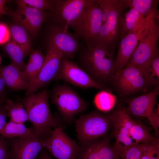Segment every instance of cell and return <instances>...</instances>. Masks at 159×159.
<instances>
[{"label": "cell", "mask_w": 159, "mask_h": 159, "mask_svg": "<svg viewBox=\"0 0 159 159\" xmlns=\"http://www.w3.org/2000/svg\"><path fill=\"white\" fill-rule=\"evenodd\" d=\"M115 51L99 43L87 46L80 57L83 70L97 82L112 81L116 71Z\"/></svg>", "instance_id": "6da1fadb"}, {"label": "cell", "mask_w": 159, "mask_h": 159, "mask_svg": "<svg viewBox=\"0 0 159 159\" xmlns=\"http://www.w3.org/2000/svg\"><path fill=\"white\" fill-rule=\"evenodd\" d=\"M48 99V92L44 90L27 97L22 104L34 128V135L44 139L50 136L53 128L61 127L51 113Z\"/></svg>", "instance_id": "7a4b0ae2"}, {"label": "cell", "mask_w": 159, "mask_h": 159, "mask_svg": "<svg viewBox=\"0 0 159 159\" xmlns=\"http://www.w3.org/2000/svg\"><path fill=\"white\" fill-rule=\"evenodd\" d=\"M80 145L104 137L112 127L109 115L93 111L74 121Z\"/></svg>", "instance_id": "3957f363"}, {"label": "cell", "mask_w": 159, "mask_h": 159, "mask_svg": "<svg viewBox=\"0 0 159 159\" xmlns=\"http://www.w3.org/2000/svg\"><path fill=\"white\" fill-rule=\"evenodd\" d=\"M52 100L63 119L68 122H71L76 115L86 110L88 107L86 101L65 84L54 87Z\"/></svg>", "instance_id": "277c9868"}, {"label": "cell", "mask_w": 159, "mask_h": 159, "mask_svg": "<svg viewBox=\"0 0 159 159\" xmlns=\"http://www.w3.org/2000/svg\"><path fill=\"white\" fill-rule=\"evenodd\" d=\"M157 5V3L154 4L151 11L139 26L120 39L115 59L116 71L123 68L127 63L140 38L153 22L158 18Z\"/></svg>", "instance_id": "5b68a950"}, {"label": "cell", "mask_w": 159, "mask_h": 159, "mask_svg": "<svg viewBox=\"0 0 159 159\" xmlns=\"http://www.w3.org/2000/svg\"><path fill=\"white\" fill-rule=\"evenodd\" d=\"M126 7L123 0H113L106 20L102 25L96 44L115 50L121 39V20L123 11Z\"/></svg>", "instance_id": "8992f818"}, {"label": "cell", "mask_w": 159, "mask_h": 159, "mask_svg": "<svg viewBox=\"0 0 159 159\" xmlns=\"http://www.w3.org/2000/svg\"><path fill=\"white\" fill-rule=\"evenodd\" d=\"M159 26L154 21L139 39L127 63L140 68L159 54Z\"/></svg>", "instance_id": "52a82bcc"}, {"label": "cell", "mask_w": 159, "mask_h": 159, "mask_svg": "<svg viewBox=\"0 0 159 159\" xmlns=\"http://www.w3.org/2000/svg\"><path fill=\"white\" fill-rule=\"evenodd\" d=\"M109 115L112 127L114 129L115 140L112 147L120 157L129 148L136 145L129 132L135 122L126 111L122 108L117 109Z\"/></svg>", "instance_id": "ba28073f"}, {"label": "cell", "mask_w": 159, "mask_h": 159, "mask_svg": "<svg viewBox=\"0 0 159 159\" xmlns=\"http://www.w3.org/2000/svg\"><path fill=\"white\" fill-rule=\"evenodd\" d=\"M125 66L124 68L116 71L112 80L120 94L126 95L146 90L149 84L140 69L128 63Z\"/></svg>", "instance_id": "9c48e42d"}, {"label": "cell", "mask_w": 159, "mask_h": 159, "mask_svg": "<svg viewBox=\"0 0 159 159\" xmlns=\"http://www.w3.org/2000/svg\"><path fill=\"white\" fill-rule=\"evenodd\" d=\"M43 145L57 159H74L79 147L64 132L62 127L52 130L50 136L43 140Z\"/></svg>", "instance_id": "30bf717a"}, {"label": "cell", "mask_w": 159, "mask_h": 159, "mask_svg": "<svg viewBox=\"0 0 159 159\" xmlns=\"http://www.w3.org/2000/svg\"><path fill=\"white\" fill-rule=\"evenodd\" d=\"M102 26V14L96 0H89L85 13L76 32L86 42L87 46L97 43Z\"/></svg>", "instance_id": "8fae6325"}, {"label": "cell", "mask_w": 159, "mask_h": 159, "mask_svg": "<svg viewBox=\"0 0 159 159\" xmlns=\"http://www.w3.org/2000/svg\"><path fill=\"white\" fill-rule=\"evenodd\" d=\"M54 80H63L83 88H97L110 92L104 84L93 80L85 71L69 59L63 57L59 71Z\"/></svg>", "instance_id": "7c38bea8"}, {"label": "cell", "mask_w": 159, "mask_h": 159, "mask_svg": "<svg viewBox=\"0 0 159 159\" xmlns=\"http://www.w3.org/2000/svg\"><path fill=\"white\" fill-rule=\"evenodd\" d=\"M159 92L158 85L152 91L129 101L126 109L129 115L147 118L153 127L157 137L159 135V117L154 115L153 111Z\"/></svg>", "instance_id": "4fadbf2b"}, {"label": "cell", "mask_w": 159, "mask_h": 159, "mask_svg": "<svg viewBox=\"0 0 159 159\" xmlns=\"http://www.w3.org/2000/svg\"><path fill=\"white\" fill-rule=\"evenodd\" d=\"M89 0L56 1L54 11L59 24L75 32L85 13Z\"/></svg>", "instance_id": "5bb4252c"}, {"label": "cell", "mask_w": 159, "mask_h": 159, "mask_svg": "<svg viewBox=\"0 0 159 159\" xmlns=\"http://www.w3.org/2000/svg\"><path fill=\"white\" fill-rule=\"evenodd\" d=\"M63 57L62 53L59 50L53 48L49 49L37 77L26 90V95L27 97L34 94L39 89L54 79Z\"/></svg>", "instance_id": "9a60e30c"}, {"label": "cell", "mask_w": 159, "mask_h": 159, "mask_svg": "<svg viewBox=\"0 0 159 159\" xmlns=\"http://www.w3.org/2000/svg\"><path fill=\"white\" fill-rule=\"evenodd\" d=\"M48 44L49 49H57L62 53L64 57L68 59H72L80 48L76 36L69 32L68 28L59 24L50 31Z\"/></svg>", "instance_id": "2e32d148"}, {"label": "cell", "mask_w": 159, "mask_h": 159, "mask_svg": "<svg viewBox=\"0 0 159 159\" xmlns=\"http://www.w3.org/2000/svg\"><path fill=\"white\" fill-rule=\"evenodd\" d=\"M6 139L10 144L9 159H37L44 148V139L35 135Z\"/></svg>", "instance_id": "e0dca14e"}, {"label": "cell", "mask_w": 159, "mask_h": 159, "mask_svg": "<svg viewBox=\"0 0 159 159\" xmlns=\"http://www.w3.org/2000/svg\"><path fill=\"white\" fill-rule=\"evenodd\" d=\"M107 136L80 145L74 159H119Z\"/></svg>", "instance_id": "ac0fdd59"}, {"label": "cell", "mask_w": 159, "mask_h": 159, "mask_svg": "<svg viewBox=\"0 0 159 159\" xmlns=\"http://www.w3.org/2000/svg\"><path fill=\"white\" fill-rule=\"evenodd\" d=\"M13 15L18 24L23 27L34 36L39 32L46 18L44 11L21 6H19L13 13Z\"/></svg>", "instance_id": "d6986e66"}, {"label": "cell", "mask_w": 159, "mask_h": 159, "mask_svg": "<svg viewBox=\"0 0 159 159\" xmlns=\"http://www.w3.org/2000/svg\"><path fill=\"white\" fill-rule=\"evenodd\" d=\"M0 76L6 85L15 90H27L29 83L23 76L21 70L11 63L0 68Z\"/></svg>", "instance_id": "ffe728a7"}, {"label": "cell", "mask_w": 159, "mask_h": 159, "mask_svg": "<svg viewBox=\"0 0 159 159\" xmlns=\"http://www.w3.org/2000/svg\"><path fill=\"white\" fill-rule=\"evenodd\" d=\"M44 59V56L39 51H33L30 53L28 63L24 69L21 70L23 76L29 83V85L37 77Z\"/></svg>", "instance_id": "44dd1931"}, {"label": "cell", "mask_w": 159, "mask_h": 159, "mask_svg": "<svg viewBox=\"0 0 159 159\" xmlns=\"http://www.w3.org/2000/svg\"><path fill=\"white\" fill-rule=\"evenodd\" d=\"M145 17L136 9L130 8L121 19V39L139 26Z\"/></svg>", "instance_id": "7402d4cb"}, {"label": "cell", "mask_w": 159, "mask_h": 159, "mask_svg": "<svg viewBox=\"0 0 159 159\" xmlns=\"http://www.w3.org/2000/svg\"><path fill=\"white\" fill-rule=\"evenodd\" d=\"M4 107L7 112V117H10L9 121L24 124L29 121L27 112L22 104L7 99L5 102Z\"/></svg>", "instance_id": "603a6c76"}, {"label": "cell", "mask_w": 159, "mask_h": 159, "mask_svg": "<svg viewBox=\"0 0 159 159\" xmlns=\"http://www.w3.org/2000/svg\"><path fill=\"white\" fill-rule=\"evenodd\" d=\"M35 130L33 126L28 128L24 124L9 121L5 124L1 134L6 139L23 138L34 135Z\"/></svg>", "instance_id": "cb8c5ba5"}, {"label": "cell", "mask_w": 159, "mask_h": 159, "mask_svg": "<svg viewBox=\"0 0 159 159\" xmlns=\"http://www.w3.org/2000/svg\"><path fill=\"white\" fill-rule=\"evenodd\" d=\"M26 31L18 24L12 25L10 28L13 39L21 49L24 57L28 55L31 49V41Z\"/></svg>", "instance_id": "d4e9b609"}, {"label": "cell", "mask_w": 159, "mask_h": 159, "mask_svg": "<svg viewBox=\"0 0 159 159\" xmlns=\"http://www.w3.org/2000/svg\"><path fill=\"white\" fill-rule=\"evenodd\" d=\"M130 135L135 144L148 143L159 140L153 136L148 128L144 125L135 122L129 130Z\"/></svg>", "instance_id": "484cf974"}, {"label": "cell", "mask_w": 159, "mask_h": 159, "mask_svg": "<svg viewBox=\"0 0 159 159\" xmlns=\"http://www.w3.org/2000/svg\"><path fill=\"white\" fill-rule=\"evenodd\" d=\"M145 80L149 85L156 86L159 82V54L140 68Z\"/></svg>", "instance_id": "4316f807"}, {"label": "cell", "mask_w": 159, "mask_h": 159, "mask_svg": "<svg viewBox=\"0 0 159 159\" xmlns=\"http://www.w3.org/2000/svg\"><path fill=\"white\" fill-rule=\"evenodd\" d=\"M116 97L110 92L102 90L95 96L94 102L99 110L107 112L112 110L116 102Z\"/></svg>", "instance_id": "83f0119b"}, {"label": "cell", "mask_w": 159, "mask_h": 159, "mask_svg": "<svg viewBox=\"0 0 159 159\" xmlns=\"http://www.w3.org/2000/svg\"><path fill=\"white\" fill-rule=\"evenodd\" d=\"M4 49L11 60V64L20 70H23L26 65L23 60V53L13 39L7 43Z\"/></svg>", "instance_id": "f1b7e54d"}, {"label": "cell", "mask_w": 159, "mask_h": 159, "mask_svg": "<svg viewBox=\"0 0 159 159\" xmlns=\"http://www.w3.org/2000/svg\"><path fill=\"white\" fill-rule=\"evenodd\" d=\"M155 0H124L127 7L134 8L146 17L153 8Z\"/></svg>", "instance_id": "f546056e"}, {"label": "cell", "mask_w": 159, "mask_h": 159, "mask_svg": "<svg viewBox=\"0 0 159 159\" xmlns=\"http://www.w3.org/2000/svg\"><path fill=\"white\" fill-rule=\"evenodd\" d=\"M56 1L47 0H20L16 2L19 6L29 7L44 11H54Z\"/></svg>", "instance_id": "4dcf8cb0"}, {"label": "cell", "mask_w": 159, "mask_h": 159, "mask_svg": "<svg viewBox=\"0 0 159 159\" xmlns=\"http://www.w3.org/2000/svg\"><path fill=\"white\" fill-rule=\"evenodd\" d=\"M140 159H159V140L147 144L142 153Z\"/></svg>", "instance_id": "1f68e13d"}, {"label": "cell", "mask_w": 159, "mask_h": 159, "mask_svg": "<svg viewBox=\"0 0 159 159\" xmlns=\"http://www.w3.org/2000/svg\"><path fill=\"white\" fill-rule=\"evenodd\" d=\"M148 143L134 145L121 155L119 159H140L142 153Z\"/></svg>", "instance_id": "d6a6232c"}, {"label": "cell", "mask_w": 159, "mask_h": 159, "mask_svg": "<svg viewBox=\"0 0 159 159\" xmlns=\"http://www.w3.org/2000/svg\"><path fill=\"white\" fill-rule=\"evenodd\" d=\"M101 11L102 25L106 21L111 7L113 0H96Z\"/></svg>", "instance_id": "836d02e7"}, {"label": "cell", "mask_w": 159, "mask_h": 159, "mask_svg": "<svg viewBox=\"0 0 159 159\" xmlns=\"http://www.w3.org/2000/svg\"><path fill=\"white\" fill-rule=\"evenodd\" d=\"M10 144L8 140L0 135V159H9Z\"/></svg>", "instance_id": "e575fe53"}, {"label": "cell", "mask_w": 159, "mask_h": 159, "mask_svg": "<svg viewBox=\"0 0 159 159\" xmlns=\"http://www.w3.org/2000/svg\"><path fill=\"white\" fill-rule=\"evenodd\" d=\"M10 37V32L8 27L4 24L0 23V44L8 42Z\"/></svg>", "instance_id": "d590c367"}, {"label": "cell", "mask_w": 159, "mask_h": 159, "mask_svg": "<svg viewBox=\"0 0 159 159\" xmlns=\"http://www.w3.org/2000/svg\"><path fill=\"white\" fill-rule=\"evenodd\" d=\"M4 102L0 103V134L6 123V119L7 117V112L5 109Z\"/></svg>", "instance_id": "8d00e7d4"}, {"label": "cell", "mask_w": 159, "mask_h": 159, "mask_svg": "<svg viewBox=\"0 0 159 159\" xmlns=\"http://www.w3.org/2000/svg\"><path fill=\"white\" fill-rule=\"evenodd\" d=\"M50 157L46 149L44 148L39 153L37 159H50Z\"/></svg>", "instance_id": "74e56055"}, {"label": "cell", "mask_w": 159, "mask_h": 159, "mask_svg": "<svg viewBox=\"0 0 159 159\" xmlns=\"http://www.w3.org/2000/svg\"><path fill=\"white\" fill-rule=\"evenodd\" d=\"M6 85L4 81L0 76V100L4 98V97L1 96L4 93Z\"/></svg>", "instance_id": "f35d334b"}, {"label": "cell", "mask_w": 159, "mask_h": 159, "mask_svg": "<svg viewBox=\"0 0 159 159\" xmlns=\"http://www.w3.org/2000/svg\"><path fill=\"white\" fill-rule=\"evenodd\" d=\"M6 1V0H0V17L1 15L6 14L4 6Z\"/></svg>", "instance_id": "ab89813d"}, {"label": "cell", "mask_w": 159, "mask_h": 159, "mask_svg": "<svg viewBox=\"0 0 159 159\" xmlns=\"http://www.w3.org/2000/svg\"><path fill=\"white\" fill-rule=\"evenodd\" d=\"M50 159H53V158H52L51 157H50Z\"/></svg>", "instance_id": "60d3db41"}, {"label": "cell", "mask_w": 159, "mask_h": 159, "mask_svg": "<svg viewBox=\"0 0 159 159\" xmlns=\"http://www.w3.org/2000/svg\"><path fill=\"white\" fill-rule=\"evenodd\" d=\"M0 62H1V58H0Z\"/></svg>", "instance_id": "b9f144b4"}, {"label": "cell", "mask_w": 159, "mask_h": 159, "mask_svg": "<svg viewBox=\"0 0 159 159\" xmlns=\"http://www.w3.org/2000/svg\"><path fill=\"white\" fill-rule=\"evenodd\" d=\"M1 135V134H0V135Z\"/></svg>", "instance_id": "7bdbcfd3"}]
</instances>
